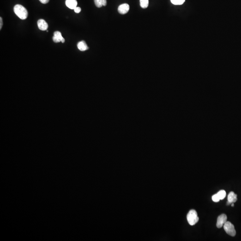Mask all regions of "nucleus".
<instances>
[{"label": "nucleus", "mask_w": 241, "mask_h": 241, "mask_svg": "<svg viewBox=\"0 0 241 241\" xmlns=\"http://www.w3.org/2000/svg\"><path fill=\"white\" fill-rule=\"evenodd\" d=\"M140 4L142 8H146L149 5V0H140Z\"/></svg>", "instance_id": "f8f14e48"}, {"label": "nucleus", "mask_w": 241, "mask_h": 241, "mask_svg": "<svg viewBox=\"0 0 241 241\" xmlns=\"http://www.w3.org/2000/svg\"><path fill=\"white\" fill-rule=\"evenodd\" d=\"M237 200V195L233 192H230L228 196V200L229 202L232 204L235 203Z\"/></svg>", "instance_id": "1a4fd4ad"}, {"label": "nucleus", "mask_w": 241, "mask_h": 241, "mask_svg": "<svg viewBox=\"0 0 241 241\" xmlns=\"http://www.w3.org/2000/svg\"><path fill=\"white\" fill-rule=\"evenodd\" d=\"M231 206H232V207L234 206V203H232V204H231Z\"/></svg>", "instance_id": "6ab92c4d"}, {"label": "nucleus", "mask_w": 241, "mask_h": 241, "mask_svg": "<svg viewBox=\"0 0 241 241\" xmlns=\"http://www.w3.org/2000/svg\"><path fill=\"white\" fill-rule=\"evenodd\" d=\"M74 10L75 12L76 13H79L81 11V8L79 7H76Z\"/></svg>", "instance_id": "dca6fc26"}, {"label": "nucleus", "mask_w": 241, "mask_h": 241, "mask_svg": "<svg viewBox=\"0 0 241 241\" xmlns=\"http://www.w3.org/2000/svg\"><path fill=\"white\" fill-rule=\"evenodd\" d=\"M217 194L219 198H220V200L224 199L225 198L226 196V192L225 190H222L221 191H219Z\"/></svg>", "instance_id": "ddd939ff"}, {"label": "nucleus", "mask_w": 241, "mask_h": 241, "mask_svg": "<svg viewBox=\"0 0 241 241\" xmlns=\"http://www.w3.org/2000/svg\"><path fill=\"white\" fill-rule=\"evenodd\" d=\"M63 38L60 32L55 31L54 33V36L53 37V40L55 43H58L61 42Z\"/></svg>", "instance_id": "6e6552de"}, {"label": "nucleus", "mask_w": 241, "mask_h": 241, "mask_svg": "<svg viewBox=\"0 0 241 241\" xmlns=\"http://www.w3.org/2000/svg\"><path fill=\"white\" fill-rule=\"evenodd\" d=\"M188 222L191 225H195L199 221V218L196 211L192 210L189 211L187 216Z\"/></svg>", "instance_id": "f03ea898"}, {"label": "nucleus", "mask_w": 241, "mask_h": 241, "mask_svg": "<svg viewBox=\"0 0 241 241\" xmlns=\"http://www.w3.org/2000/svg\"><path fill=\"white\" fill-rule=\"evenodd\" d=\"M77 48L79 50L83 51L89 49V47H87L85 42L84 41H80L78 43Z\"/></svg>", "instance_id": "9d476101"}, {"label": "nucleus", "mask_w": 241, "mask_h": 241, "mask_svg": "<svg viewBox=\"0 0 241 241\" xmlns=\"http://www.w3.org/2000/svg\"><path fill=\"white\" fill-rule=\"evenodd\" d=\"M171 3L175 5H181L183 4L185 0H171Z\"/></svg>", "instance_id": "4468645a"}, {"label": "nucleus", "mask_w": 241, "mask_h": 241, "mask_svg": "<svg viewBox=\"0 0 241 241\" xmlns=\"http://www.w3.org/2000/svg\"><path fill=\"white\" fill-rule=\"evenodd\" d=\"M37 24L39 30L43 31H47L48 30V25L44 20H38L37 22Z\"/></svg>", "instance_id": "423d86ee"}, {"label": "nucleus", "mask_w": 241, "mask_h": 241, "mask_svg": "<svg viewBox=\"0 0 241 241\" xmlns=\"http://www.w3.org/2000/svg\"><path fill=\"white\" fill-rule=\"evenodd\" d=\"M227 222V216L225 214H223L218 217L217 219V227L221 228L223 226L224 224Z\"/></svg>", "instance_id": "20e7f679"}, {"label": "nucleus", "mask_w": 241, "mask_h": 241, "mask_svg": "<svg viewBox=\"0 0 241 241\" xmlns=\"http://www.w3.org/2000/svg\"><path fill=\"white\" fill-rule=\"evenodd\" d=\"M212 199V200L215 202H218L220 200V198H219L218 196V195L217 193L213 196Z\"/></svg>", "instance_id": "2eb2a0df"}, {"label": "nucleus", "mask_w": 241, "mask_h": 241, "mask_svg": "<svg viewBox=\"0 0 241 241\" xmlns=\"http://www.w3.org/2000/svg\"><path fill=\"white\" fill-rule=\"evenodd\" d=\"M224 229L228 235L234 237L236 234L235 226L230 222H226L223 225Z\"/></svg>", "instance_id": "7ed1b4c3"}, {"label": "nucleus", "mask_w": 241, "mask_h": 241, "mask_svg": "<svg viewBox=\"0 0 241 241\" xmlns=\"http://www.w3.org/2000/svg\"><path fill=\"white\" fill-rule=\"evenodd\" d=\"M65 4L68 8L74 9L77 6V1L76 0H66Z\"/></svg>", "instance_id": "0eeeda50"}, {"label": "nucleus", "mask_w": 241, "mask_h": 241, "mask_svg": "<svg viewBox=\"0 0 241 241\" xmlns=\"http://www.w3.org/2000/svg\"><path fill=\"white\" fill-rule=\"evenodd\" d=\"M129 9V6L128 4H123L118 7V11L120 14H125L128 12Z\"/></svg>", "instance_id": "39448f33"}, {"label": "nucleus", "mask_w": 241, "mask_h": 241, "mask_svg": "<svg viewBox=\"0 0 241 241\" xmlns=\"http://www.w3.org/2000/svg\"><path fill=\"white\" fill-rule=\"evenodd\" d=\"M14 13L17 16L22 20H25L28 17L27 9L21 5H16L14 8Z\"/></svg>", "instance_id": "f257e3e1"}, {"label": "nucleus", "mask_w": 241, "mask_h": 241, "mask_svg": "<svg viewBox=\"0 0 241 241\" xmlns=\"http://www.w3.org/2000/svg\"><path fill=\"white\" fill-rule=\"evenodd\" d=\"M94 3L97 7L101 8L102 6H106L107 1L106 0H94Z\"/></svg>", "instance_id": "9b49d317"}, {"label": "nucleus", "mask_w": 241, "mask_h": 241, "mask_svg": "<svg viewBox=\"0 0 241 241\" xmlns=\"http://www.w3.org/2000/svg\"><path fill=\"white\" fill-rule=\"evenodd\" d=\"M2 26H3V20H2V18L1 17L0 18V29L1 30V28H2Z\"/></svg>", "instance_id": "a211bd4d"}, {"label": "nucleus", "mask_w": 241, "mask_h": 241, "mask_svg": "<svg viewBox=\"0 0 241 241\" xmlns=\"http://www.w3.org/2000/svg\"><path fill=\"white\" fill-rule=\"evenodd\" d=\"M39 1L41 3L44 4L48 3L49 1V0H39Z\"/></svg>", "instance_id": "f3484780"}]
</instances>
